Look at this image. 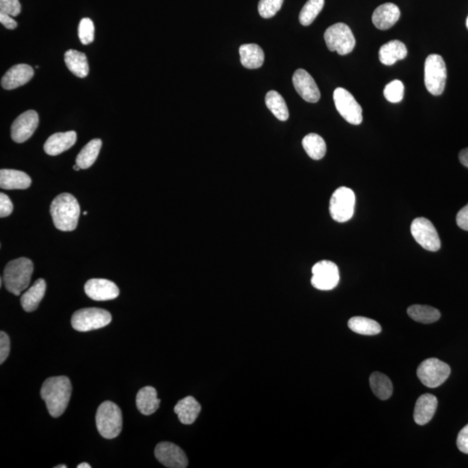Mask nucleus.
I'll list each match as a JSON object with an SVG mask.
<instances>
[{
    "mask_svg": "<svg viewBox=\"0 0 468 468\" xmlns=\"http://www.w3.org/2000/svg\"><path fill=\"white\" fill-rule=\"evenodd\" d=\"M240 55L242 66L247 69H259L264 64L265 53L258 44H242Z\"/></svg>",
    "mask_w": 468,
    "mask_h": 468,
    "instance_id": "a878e982",
    "label": "nucleus"
},
{
    "mask_svg": "<svg viewBox=\"0 0 468 468\" xmlns=\"http://www.w3.org/2000/svg\"><path fill=\"white\" fill-rule=\"evenodd\" d=\"M11 350V341L8 335L1 331L0 333V364H4V362L8 359Z\"/></svg>",
    "mask_w": 468,
    "mask_h": 468,
    "instance_id": "58836bf2",
    "label": "nucleus"
},
{
    "mask_svg": "<svg viewBox=\"0 0 468 468\" xmlns=\"http://www.w3.org/2000/svg\"><path fill=\"white\" fill-rule=\"evenodd\" d=\"M34 76V71L28 64H17L8 71L2 77L1 85L5 90L11 91L28 83Z\"/></svg>",
    "mask_w": 468,
    "mask_h": 468,
    "instance_id": "f3484780",
    "label": "nucleus"
},
{
    "mask_svg": "<svg viewBox=\"0 0 468 468\" xmlns=\"http://www.w3.org/2000/svg\"><path fill=\"white\" fill-rule=\"evenodd\" d=\"M333 99L337 111L348 124L359 125L363 122V109L356 99L344 88L334 91Z\"/></svg>",
    "mask_w": 468,
    "mask_h": 468,
    "instance_id": "9d476101",
    "label": "nucleus"
},
{
    "mask_svg": "<svg viewBox=\"0 0 468 468\" xmlns=\"http://www.w3.org/2000/svg\"><path fill=\"white\" fill-rule=\"evenodd\" d=\"M324 6V0H308L300 12V24L305 26L312 25L317 15L322 11Z\"/></svg>",
    "mask_w": 468,
    "mask_h": 468,
    "instance_id": "72a5a7b5",
    "label": "nucleus"
},
{
    "mask_svg": "<svg viewBox=\"0 0 468 468\" xmlns=\"http://www.w3.org/2000/svg\"><path fill=\"white\" fill-rule=\"evenodd\" d=\"M400 16H401V12L397 6L393 3H385L375 10L372 15V22L377 29L386 30L395 25Z\"/></svg>",
    "mask_w": 468,
    "mask_h": 468,
    "instance_id": "a211bd4d",
    "label": "nucleus"
},
{
    "mask_svg": "<svg viewBox=\"0 0 468 468\" xmlns=\"http://www.w3.org/2000/svg\"><path fill=\"white\" fill-rule=\"evenodd\" d=\"M283 0H261L259 3V15L264 19H271L281 9Z\"/></svg>",
    "mask_w": 468,
    "mask_h": 468,
    "instance_id": "c9c22d12",
    "label": "nucleus"
},
{
    "mask_svg": "<svg viewBox=\"0 0 468 468\" xmlns=\"http://www.w3.org/2000/svg\"><path fill=\"white\" fill-rule=\"evenodd\" d=\"M457 447L460 452L468 454V424L458 435Z\"/></svg>",
    "mask_w": 468,
    "mask_h": 468,
    "instance_id": "a19ab883",
    "label": "nucleus"
},
{
    "mask_svg": "<svg viewBox=\"0 0 468 468\" xmlns=\"http://www.w3.org/2000/svg\"><path fill=\"white\" fill-rule=\"evenodd\" d=\"M467 29H468V17H467Z\"/></svg>",
    "mask_w": 468,
    "mask_h": 468,
    "instance_id": "09e8293b",
    "label": "nucleus"
},
{
    "mask_svg": "<svg viewBox=\"0 0 468 468\" xmlns=\"http://www.w3.org/2000/svg\"><path fill=\"white\" fill-rule=\"evenodd\" d=\"M21 12V5L19 0H0V12L17 17Z\"/></svg>",
    "mask_w": 468,
    "mask_h": 468,
    "instance_id": "4c0bfd02",
    "label": "nucleus"
},
{
    "mask_svg": "<svg viewBox=\"0 0 468 468\" xmlns=\"http://www.w3.org/2000/svg\"><path fill=\"white\" fill-rule=\"evenodd\" d=\"M76 142L77 133L75 131L56 133L50 135L44 143V152L47 155L56 156L70 149Z\"/></svg>",
    "mask_w": 468,
    "mask_h": 468,
    "instance_id": "6ab92c4d",
    "label": "nucleus"
},
{
    "mask_svg": "<svg viewBox=\"0 0 468 468\" xmlns=\"http://www.w3.org/2000/svg\"><path fill=\"white\" fill-rule=\"evenodd\" d=\"M32 185L28 174L15 169L0 171V187L6 190L26 189Z\"/></svg>",
    "mask_w": 468,
    "mask_h": 468,
    "instance_id": "412c9836",
    "label": "nucleus"
},
{
    "mask_svg": "<svg viewBox=\"0 0 468 468\" xmlns=\"http://www.w3.org/2000/svg\"><path fill=\"white\" fill-rule=\"evenodd\" d=\"M73 169H74L75 171H78V170H80L81 169H80V167L78 166V165H77V164H76V165H74Z\"/></svg>",
    "mask_w": 468,
    "mask_h": 468,
    "instance_id": "de8ad7c7",
    "label": "nucleus"
},
{
    "mask_svg": "<svg viewBox=\"0 0 468 468\" xmlns=\"http://www.w3.org/2000/svg\"><path fill=\"white\" fill-rule=\"evenodd\" d=\"M12 211L13 205L11 199L4 193L0 194V217H8L12 214Z\"/></svg>",
    "mask_w": 468,
    "mask_h": 468,
    "instance_id": "ea45409f",
    "label": "nucleus"
},
{
    "mask_svg": "<svg viewBox=\"0 0 468 468\" xmlns=\"http://www.w3.org/2000/svg\"><path fill=\"white\" fill-rule=\"evenodd\" d=\"M438 400L435 395L425 394L420 396L415 403L414 420L418 425H426L435 415Z\"/></svg>",
    "mask_w": 468,
    "mask_h": 468,
    "instance_id": "aec40b11",
    "label": "nucleus"
},
{
    "mask_svg": "<svg viewBox=\"0 0 468 468\" xmlns=\"http://www.w3.org/2000/svg\"><path fill=\"white\" fill-rule=\"evenodd\" d=\"M200 411V403L193 396H187L177 402L174 406V412L178 415L180 422L185 425L193 424L199 416Z\"/></svg>",
    "mask_w": 468,
    "mask_h": 468,
    "instance_id": "4be33fe9",
    "label": "nucleus"
},
{
    "mask_svg": "<svg viewBox=\"0 0 468 468\" xmlns=\"http://www.w3.org/2000/svg\"><path fill=\"white\" fill-rule=\"evenodd\" d=\"M302 144L307 155L310 158L316 160L324 158L326 153V143L324 140L317 134H309L303 139Z\"/></svg>",
    "mask_w": 468,
    "mask_h": 468,
    "instance_id": "7c9ffc66",
    "label": "nucleus"
},
{
    "mask_svg": "<svg viewBox=\"0 0 468 468\" xmlns=\"http://www.w3.org/2000/svg\"><path fill=\"white\" fill-rule=\"evenodd\" d=\"M160 402L156 389L150 386L140 389L136 395V406L138 411L144 415H150L156 412Z\"/></svg>",
    "mask_w": 468,
    "mask_h": 468,
    "instance_id": "393cba45",
    "label": "nucleus"
},
{
    "mask_svg": "<svg viewBox=\"0 0 468 468\" xmlns=\"http://www.w3.org/2000/svg\"><path fill=\"white\" fill-rule=\"evenodd\" d=\"M111 314L104 309L86 308L77 310L71 319V324L75 330L86 333L101 329L111 324Z\"/></svg>",
    "mask_w": 468,
    "mask_h": 468,
    "instance_id": "0eeeda50",
    "label": "nucleus"
},
{
    "mask_svg": "<svg viewBox=\"0 0 468 468\" xmlns=\"http://www.w3.org/2000/svg\"><path fill=\"white\" fill-rule=\"evenodd\" d=\"M95 423L99 433L105 439H114L120 435L122 415L120 408L114 402L106 401L98 406Z\"/></svg>",
    "mask_w": 468,
    "mask_h": 468,
    "instance_id": "20e7f679",
    "label": "nucleus"
},
{
    "mask_svg": "<svg viewBox=\"0 0 468 468\" xmlns=\"http://www.w3.org/2000/svg\"><path fill=\"white\" fill-rule=\"evenodd\" d=\"M78 37L81 43L87 46L94 41L95 26L91 19L85 18L81 20L78 26Z\"/></svg>",
    "mask_w": 468,
    "mask_h": 468,
    "instance_id": "e433bc0d",
    "label": "nucleus"
},
{
    "mask_svg": "<svg viewBox=\"0 0 468 468\" xmlns=\"http://www.w3.org/2000/svg\"><path fill=\"white\" fill-rule=\"evenodd\" d=\"M0 22L6 29L9 30H15L18 26V23L12 18V16L6 15V13L0 12Z\"/></svg>",
    "mask_w": 468,
    "mask_h": 468,
    "instance_id": "37998d69",
    "label": "nucleus"
},
{
    "mask_svg": "<svg viewBox=\"0 0 468 468\" xmlns=\"http://www.w3.org/2000/svg\"><path fill=\"white\" fill-rule=\"evenodd\" d=\"M73 386L70 379L64 377L48 378L41 388V397L46 403L48 411L54 418L62 415L69 404Z\"/></svg>",
    "mask_w": 468,
    "mask_h": 468,
    "instance_id": "f257e3e1",
    "label": "nucleus"
},
{
    "mask_svg": "<svg viewBox=\"0 0 468 468\" xmlns=\"http://www.w3.org/2000/svg\"><path fill=\"white\" fill-rule=\"evenodd\" d=\"M50 215L55 227L63 232H71L77 227L80 206L73 194L63 193L57 196L50 205Z\"/></svg>",
    "mask_w": 468,
    "mask_h": 468,
    "instance_id": "f03ea898",
    "label": "nucleus"
},
{
    "mask_svg": "<svg viewBox=\"0 0 468 468\" xmlns=\"http://www.w3.org/2000/svg\"><path fill=\"white\" fill-rule=\"evenodd\" d=\"M408 314L415 322L422 324L435 323L440 317L439 310L429 306H411L408 309Z\"/></svg>",
    "mask_w": 468,
    "mask_h": 468,
    "instance_id": "473e14b6",
    "label": "nucleus"
},
{
    "mask_svg": "<svg viewBox=\"0 0 468 468\" xmlns=\"http://www.w3.org/2000/svg\"><path fill=\"white\" fill-rule=\"evenodd\" d=\"M339 270L329 261L317 262L312 268V285L320 290H330L339 283Z\"/></svg>",
    "mask_w": 468,
    "mask_h": 468,
    "instance_id": "f8f14e48",
    "label": "nucleus"
},
{
    "mask_svg": "<svg viewBox=\"0 0 468 468\" xmlns=\"http://www.w3.org/2000/svg\"><path fill=\"white\" fill-rule=\"evenodd\" d=\"M370 384L372 392L377 398L382 401L391 398L393 394V385L387 375L380 372H374L371 375Z\"/></svg>",
    "mask_w": 468,
    "mask_h": 468,
    "instance_id": "c85d7f7f",
    "label": "nucleus"
},
{
    "mask_svg": "<svg viewBox=\"0 0 468 468\" xmlns=\"http://www.w3.org/2000/svg\"><path fill=\"white\" fill-rule=\"evenodd\" d=\"M356 196L353 190L341 187L333 194L330 200V214L335 221L344 223L353 218Z\"/></svg>",
    "mask_w": 468,
    "mask_h": 468,
    "instance_id": "6e6552de",
    "label": "nucleus"
},
{
    "mask_svg": "<svg viewBox=\"0 0 468 468\" xmlns=\"http://www.w3.org/2000/svg\"><path fill=\"white\" fill-rule=\"evenodd\" d=\"M328 49L337 51L341 56L350 53L356 46V39L350 27L344 23H337L331 26L324 33Z\"/></svg>",
    "mask_w": 468,
    "mask_h": 468,
    "instance_id": "423d86ee",
    "label": "nucleus"
},
{
    "mask_svg": "<svg viewBox=\"0 0 468 468\" xmlns=\"http://www.w3.org/2000/svg\"><path fill=\"white\" fill-rule=\"evenodd\" d=\"M265 104L279 121L285 122L289 118L288 107L285 99L278 92L269 91L265 95Z\"/></svg>",
    "mask_w": 468,
    "mask_h": 468,
    "instance_id": "2f4dec72",
    "label": "nucleus"
},
{
    "mask_svg": "<svg viewBox=\"0 0 468 468\" xmlns=\"http://www.w3.org/2000/svg\"><path fill=\"white\" fill-rule=\"evenodd\" d=\"M91 467L88 463H81L78 465L77 468H91Z\"/></svg>",
    "mask_w": 468,
    "mask_h": 468,
    "instance_id": "a18cd8bd",
    "label": "nucleus"
},
{
    "mask_svg": "<svg viewBox=\"0 0 468 468\" xmlns=\"http://www.w3.org/2000/svg\"><path fill=\"white\" fill-rule=\"evenodd\" d=\"M155 456L156 459L167 467L186 468L189 465L186 453L180 447L174 443L160 442L157 444Z\"/></svg>",
    "mask_w": 468,
    "mask_h": 468,
    "instance_id": "ddd939ff",
    "label": "nucleus"
},
{
    "mask_svg": "<svg viewBox=\"0 0 468 468\" xmlns=\"http://www.w3.org/2000/svg\"><path fill=\"white\" fill-rule=\"evenodd\" d=\"M39 115L35 111L24 112L12 125L11 136L17 143H23L32 138L39 126Z\"/></svg>",
    "mask_w": 468,
    "mask_h": 468,
    "instance_id": "4468645a",
    "label": "nucleus"
},
{
    "mask_svg": "<svg viewBox=\"0 0 468 468\" xmlns=\"http://www.w3.org/2000/svg\"><path fill=\"white\" fill-rule=\"evenodd\" d=\"M406 55L408 50L405 44L399 40H392L381 47L379 50V59L384 66H391L398 60L404 59Z\"/></svg>",
    "mask_w": 468,
    "mask_h": 468,
    "instance_id": "5701e85b",
    "label": "nucleus"
},
{
    "mask_svg": "<svg viewBox=\"0 0 468 468\" xmlns=\"http://www.w3.org/2000/svg\"><path fill=\"white\" fill-rule=\"evenodd\" d=\"M55 468H67L66 465H58V466L55 467Z\"/></svg>",
    "mask_w": 468,
    "mask_h": 468,
    "instance_id": "49530a36",
    "label": "nucleus"
},
{
    "mask_svg": "<svg viewBox=\"0 0 468 468\" xmlns=\"http://www.w3.org/2000/svg\"><path fill=\"white\" fill-rule=\"evenodd\" d=\"M384 94L389 102L397 104L402 100L403 95H404V85H403L402 81H392L386 85Z\"/></svg>",
    "mask_w": 468,
    "mask_h": 468,
    "instance_id": "f704fd0d",
    "label": "nucleus"
},
{
    "mask_svg": "<svg viewBox=\"0 0 468 468\" xmlns=\"http://www.w3.org/2000/svg\"><path fill=\"white\" fill-rule=\"evenodd\" d=\"M84 214L87 215L88 214L87 212H84Z\"/></svg>",
    "mask_w": 468,
    "mask_h": 468,
    "instance_id": "8fccbe9b",
    "label": "nucleus"
},
{
    "mask_svg": "<svg viewBox=\"0 0 468 468\" xmlns=\"http://www.w3.org/2000/svg\"><path fill=\"white\" fill-rule=\"evenodd\" d=\"M88 298L95 301H107L118 298L120 290L114 282L104 279H92L84 286Z\"/></svg>",
    "mask_w": 468,
    "mask_h": 468,
    "instance_id": "2eb2a0df",
    "label": "nucleus"
},
{
    "mask_svg": "<svg viewBox=\"0 0 468 468\" xmlns=\"http://www.w3.org/2000/svg\"><path fill=\"white\" fill-rule=\"evenodd\" d=\"M451 368L449 364L436 358L423 361L418 368V377L426 387L437 388L449 377Z\"/></svg>",
    "mask_w": 468,
    "mask_h": 468,
    "instance_id": "1a4fd4ad",
    "label": "nucleus"
},
{
    "mask_svg": "<svg viewBox=\"0 0 468 468\" xmlns=\"http://www.w3.org/2000/svg\"><path fill=\"white\" fill-rule=\"evenodd\" d=\"M424 82L430 94L440 95L445 90L447 67L440 55L431 54L427 57L424 68Z\"/></svg>",
    "mask_w": 468,
    "mask_h": 468,
    "instance_id": "39448f33",
    "label": "nucleus"
},
{
    "mask_svg": "<svg viewBox=\"0 0 468 468\" xmlns=\"http://www.w3.org/2000/svg\"><path fill=\"white\" fill-rule=\"evenodd\" d=\"M101 148L100 139L91 140L78 153L76 159L77 165L79 166L81 169H87L91 167L97 160Z\"/></svg>",
    "mask_w": 468,
    "mask_h": 468,
    "instance_id": "cd10ccee",
    "label": "nucleus"
},
{
    "mask_svg": "<svg viewBox=\"0 0 468 468\" xmlns=\"http://www.w3.org/2000/svg\"><path fill=\"white\" fill-rule=\"evenodd\" d=\"M348 326L353 333L365 336H374L382 331V327L377 321L364 317H351L348 320Z\"/></svg>",
    "mask_w": 468,
    "mask_h": 468,
    "instance_id": "c756f323",
    "label": "nucleus"
},
{
    "mask_svg": "<svg viewBox=\"0 0 468 468\" xmlns=\"http://www.w3.org/2000/svg\"><path fill=\"white\" fill-rule=\"evenodd\" d=\"M46 283L44 279H39L36 280L32 287L27 290L21 297L20 303L23 309L27 312H32L37 309L39 303L42 301L44 294H46Z\"/></svg>",
    "mask_w": 468,
    "mask_h": 468,
    "instance_id": "b1692460",
    "label": "nucleus"
},
{
    "mask_svg": "<svg viewBox=\"0 0 468 468\" xmlns=\"http://www.w3.org/2000/svg\"><path fill=\"white\" fill-rule=\"evenodd\" d=\"M411 234L418 243L425 250L437 252L440 240L435 225L426 218H416L411 224Z\"/></svg>",
    "mask_w": 468,
    "mask_h": 468,
    "instance_id": "9b49d317",
    "label": "nucleus"
},
{
    "mask_svg": "<svg viewBox=\"0 0 468 468\" xmlns=\"http://www.w3.org/2000/svg\"><path fill=\"white\" fill-rule=\"evenodd\" d=\"M459 159L462 165L468 167V148L461 150L459 155Z\"/></svg>",
    "mask_w": 468,
    "mask_h": 468,
    "instance_id": "c03bdc74",
    "label": "nucleus"
},
{
    "mask_svg": "<svg viewBox=\"0 0 468 468\" xmlns=\"http://www.w3.org/2000/svg\"><path fill=\"white\" fill-rule=\"evenodd\" d=\"M32 272L33 263L29 259L19 258L10 261L3 277L6 290L19 296L29 286Z\"/></svg>",
    "mask_w": 468,
    "mask_h": 468,
    "instance_id": "7ed1b4c3",
    "label": "nucleus"
},
{
    "mask_svg": "<svg viewBox=\"0 0 468 468\" xmlns=\"http://www.w3.org/2000/svg\"><path fill=\"white\" fill-rule=\"evenodd\" d=\"M456 223L462 230L468 231V204L457 214Z\"/></svg>",
    "mask_w": 468,
    "mask_h": 468,
    "instance_id": "79ce46f5",
    "label": "nucleus"
},
{
    "mask_svg": "<svg viewBox=\"0 0 468 468\" xmlns=\"http://www.w3.org/2000/svg\"><path fill=\"white\" fill-rule=\"evenodd\" d=\"M64 62L66 64L68 69L73 73L75 76L80 78H84L88 74V64L86 55L76 50H67L64 54Z\"/></svg>",
    "mask_w": 468,
    "mask_h": 468,
    "instance_id": "bb28decb",
    "label": "nucleus"
},
{
    "mask_svg": "<svg viewBox=\"0 0 468 468\" xmlns=\"http://www.w3.org/2000/svg\"><path fill=\"white\" fill-rule=\"evenodd\" d=\"M292 83L295 90L303 100L312 104L319 101L321 97L319 88L315 80L306 71L297 70L293 74Z\"/></svg>",
    "mask_w": 468,
    "mask_h": 468,
    "instance_id": "dca6fc26",
    "label": "nucleus"
}]
</instances>
